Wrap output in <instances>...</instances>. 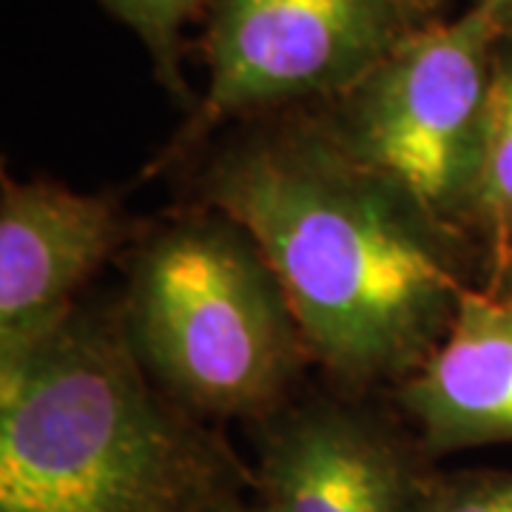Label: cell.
<instances>
[{"label":"cell","mask_w":512,"mask_h":512,"mask_svg":"<svg viewBox=\"0 0 512 512\" xmlns=\"http://www.w3.org/2000/svg\"><path fill=\"white\" fill-rule=\"evenodd\" d=\"M202 171V202L251 231L313 365L342 390H396L473 291L476 251L330 137L311 106L242 120Z\"/></svg>","instance_id":"1"},{"label":"cell","mask_w":512,"mask_h":512,"mask_svg":"<svg viewBox=\"0 0 512 512\" xmlns=\"http://www.w3.org/2000/svg\"><path fill=\"white\" fill-rule=\"evenodd\" d=\"M251 464L151 379L123 319L74 313L0 359V512H214Z\"/></svg>","instance_id":"2"},{"label":"cell","mask_w":512,"mask_h":512,"mask_svg":"<svg viewBox=\"0 0 512 512\" xmlns=\"http://www.w3.org/2000/svg\"><path fill=\"white\" fill-rule=\"evenodd\" d=\"M123 325L151 379L205 421L268 419L313 365L265 251L208 202L137 245Z\"/></svg>","instance_id":"3"},{"label":"cell","mask_w":512,"mask_h":512,"mask_svg":"<svg viewBox=\"0 0 512 512\" xmlns=\"http://www.w3.org/2000/svg\"><path fill=\"white\" fill-rule=\"evenodd\" d=\"M490 6L419 23L348 92L311 106L330 137L430 220L476 248L495 43Z\"/></svg>","instance_id":"4"},{"label":"cell","mask_w":512,"mask_h":512,"mask_svg":"<svg viewBox=\"0 0 512 512\" xmlns=\"http://www.w3.org/2000/svg\"><path fill=\"white\" fill-rule=\"evenodd\" d=\"M202 18L208 86L160 163L222 123L339 97L419 26L407 0H208Z\"/></svg>","instance_id":"5"},{"label":"cell","mask_w":512,"mask_h":512,"mask_svg":"<svg viewBox=\"0 0 512 512\" xmlns=\"http://www.w3.org/2000/svg\"><path fill=\"white\" fill-rule=\"evenodd\" d=\"M268 512H430L439 470L404 419L365 393H299L251 424Z\"/></svg>","instance_id":"6"},{"label":"cell","mask_w":512,"mask_h":512,"mask_svg":"<svg viewBox=\"0 0 512 512\" xmlns=\"http://www.w3.org/2000/svg\"><path fill=\"white\" fill-rule=\"evenodd\" d=\"M117 202L46 180L0 185V359L46 339L126 242Z\"/></svg>","instance_id":"7"},{"label":"cell","mask_w":512,"mask_h":512,"mask_svg":"<svg viewBox=\"0 0 512 512\" xmlns=\"http://www.w3.org/2000/svg\"><path fill=\"white\" fill-rule=\"evenodd\" d=\"M393 402L433 461L512 441L510 305L484 288L467 291L447 336Z\"/></svg>","instance_id":"8"},{"label":"cell","mask_w":512,"mask_h":512,"mask_svg":"<svg viewBox=\"0 0 512 512\" xmlns=\"http://www.w3.org/2000/svg\"><path fill=\"white\" fill-rule=\"evenodd\" d=\"M476 248L484 256V268L512 248V29H504L495 43Z\"/></svg>","instance_id":"9"},{"label":"cell","mask_w":512,"mask_h":512,"mask_svg":"<svg viewBox=\"0 0 512 512\" xmlns=\"http://www.w3.org/2000/svg\"><path fill=\"white\" fill-rule=\"evenodd\" d=\"M111 18L128 26L154 63V74L180 103H191L183 77V32L205 15L208 0H97Z\"/></svg>","instance_id":"10"},{"label":"cell","mask_w":512,"mask_h":512,"mask_svg":"<svg viewBox=\"0 0 512 512\" xmlns=\"http://www.w3.org/2000/svg\"><path fill=\"white\" fill-rule=\"evenodd\" d=\"M430 512H512V470L441 473Z\"/></svg>","instance_id":"11"},{"label":"cell","mask_w":512,"mask_h":512,"mask_svg":"<svg viewBox=\"0 0 512 512\" xmlns=\"http://www.w3.org/2000/svg\"><path fill=\"white\" fill-rule=\"evenodd\" d=\"M487 274H490V279H487L484 291H490L512 308V248L504 256L495 259L493 265L487 268Z\"/></svg>","instance_id":"12"},{"label":"cell","mask_w":512,"mask_h":512,"mask_svg":"<svg viewBox=\"0 0 512 512\" xmlns=\"http://www.w3.org/2000/svg\"><path fill=\"white\" fill-rule=\"evenodd\" d=\"M473 3L490 6L498 20L504 23V29H512V0H473Z\"/></svg>","instance_id":"13"},{"label":"cell","mask_w":512,"mask_h":512,"mask_svg":"<svg viewBox=\"0 0 512 512\" xmlns=\"http://www.w3.org/2000/svg\"><path fill=\"white\" fill-rule=\"evenodd\" d=\"M214 512H268L265 510V504L256 498V495H248V498H239L234 504H228V507H220V510Z\"/></svg>","instance_id":"14"},{"label":"cell","mask_w":512,"mask_h":512,"mask_svg":"<svg viewBox=\"0 0 512 512\" xmlns=\"http://www.w3.org/2000/svg\"><path fill=\"white\" fill-rule=\"evenodd\" d=\"M407 3L413 6V12L421 18L424 12H433V9H436L439 3H444V0H407Z\"/></svg>","instance_id":"15"}]
</instances>
